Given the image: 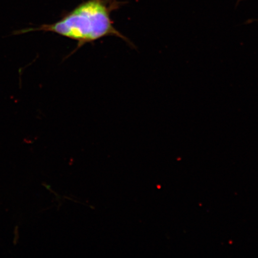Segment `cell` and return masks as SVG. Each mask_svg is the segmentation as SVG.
<instances>
[{
	"mask_svg": "<svg viewBox=\"0 0 258 258\" xmlns=\"http://www.w3.org/2000/svg\"><path fill=\"white\" fill-rule=\"evenodd\" d=\"M117 0H87L53 24L12 32L18 35L35 31L51 32L77 41V48L108 36H115L132 44L114 27L111 13L120 7Z\"/></svg>",
	"mask_w": 258,
	"mask_h": 258,
	"instance_id": "1",
	"label": "cell"
}]
</instances>
